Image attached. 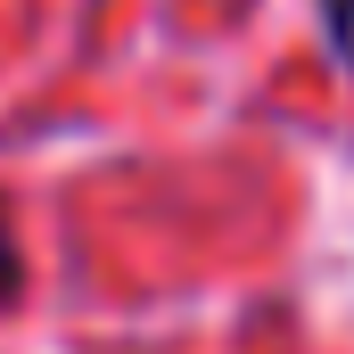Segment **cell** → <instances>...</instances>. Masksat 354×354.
Instances as JSON below:
<instances>
[{
    "mask_svg": "<svg viewBox=\"0 0 354 354\" xmlns=\"http://www.w3.org/2000/svg\"><path fill=\"white\" fill-rule=\"evenodd\" d=\"M322 25H330L338 58H354V0H322Z\"/></svg>",
    "mask_w": 354,
    "mask_h": 354,
    "instance_id": "cell-1",
    "label": "cell"
},
{
    "mask_svg": "<svg viewBox=\"0 0 354 354\" xmlns=\"http://www.w3.org/2000/svg\"><path fill=\"white\" fill-rule=\"evenodd\" d=\"M17 280H25V256H17V239H8V223H0V305L17 297Z\"/></svg>",
    "mask_w": 354,
    "mask_h": 354,
    "instance_id": "cell-2",
    "label": "cell"
}]
</instances>
